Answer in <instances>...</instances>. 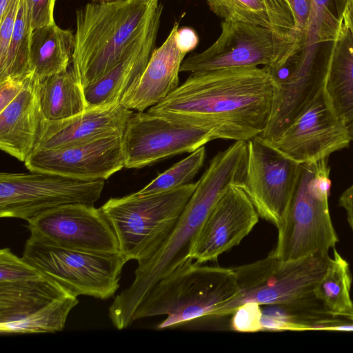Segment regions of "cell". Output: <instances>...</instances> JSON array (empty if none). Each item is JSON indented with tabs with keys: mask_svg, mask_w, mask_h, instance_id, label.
Here are the masks:
<instances>
[{
	"mask_svg": "<svg viewBox=\"0 0 353 353\" xmlns=\"http://www.w3.org/2000/svg\"><path fill=\"white\" fill-rule=\"evenodd\" d=\"M274 86L268 67L194 72L146 112L208 130L216 139L248 141L266 128Z\"/></svg>",
	"mask_w": 353,
	"mask_h": 353,
	"instance_id": "1",
	"label": "cell"
},
{
	"mask_svg": "<svg viewBox=\"0 0 353 353\" xmlns=\"http://www.w3.org/2000/svg\"><path fill=\"white\" fill-rule=\"evenodd\" d=\"M232 314V330L245 333L262 331V309L258 303L246 302L239 306Z\"/></svg>",
	"mask_w": 353,
	"mask_h": 353,
	"instance_id": "33",
	"label": "cell"
},
{
	"mask_svg": "<svg viewBox=\"0 0 353 353\" xmlns=\"http://www.w3.org/2000/svg\"><path fill=\"white\" fill-rule=\"evenodd\" d=\"M39 83L30 74L20 93L0 111V148L23 162L34 150L43 119Z\"/></svg>",
	"mask_w": 353,
	"mask_h": 353,
	"instance_id": "20",
	"label": "cell"
},
{
	"mask_svg": "<svg viewBox=\"0 0 353 353\" xmlns=\"http://www.w3.org/2000/svg\"><path fill=\"white\" fill-rule=\"evenodd\" d=\"M262 331H341L344 319L313 305H261Z\"/></svg>",
	"mask_w": 353,
	"mask_h": 353,
	"instance_id": "24",
	"label": "cell"
},
{
	"mask_svg": "<svg viewBox=\"0 0 353 353\" xmlns=\"http://www.w3.org/2000/svg\"><path fill=\"white\" fill-rule=\"evenodd\" d=\"M23 260L61 285L72 296L86 295L106 299L119 288L126 261L120 253L88 252L60 248L31 236Z\"/></svg>",
	"mask_w": 353,
	"mask_h": 353,
	"instance_id": "9",
	"label": "cell"
},
{
	"mask_svg": "<svg viewBox=\"0 0 353 353\" xmlns=\"http://www.w3.org/2000/svg\"><path fill=\"white\" fill-rule=\"evenodd\" d=\"M352 281L348 262L333 248V257L315 290L316 297L329 314L353 321Z\"/></svg>",
	"mask_w": 353,
	"mask_h": 353,
	"instance_id": "26",
	"label": "cell"
},
{
	"mask_svg": "<svg viewBox=\"0 0 353 353\" xmlns=\"http://www.w3.org/2000/svg\"><path fill=\"white\" fill-rule=\"evenodd\" d=\"M122 137L115 133L69 147L34 151L24 163L30 171L106 180L125 167Z\"/></svg>",
	"mask_w": 353,
	"mask_h": 353,
	"instance_id": "16",
	"label": "cell"
},
{
	"mask_svg": "<svg viewBox=\"0 0 353 353\" xmlns=\"http://www.w3.org/2000/svg\"><path fill=\"white\" fill-rule=\"evenodd\" d=\"M199 37L191 28H179L176 34L179 47L187 54L196 48L199 43Z\"/></svg>",
	"mask_w": 353,
	"mask_h": 353,
	"instance_id": "38",
	"label": "cell"
},
{
	"mask_svg": "<svg viewBox=\"0 0 353 353\" xmlns=\"http://www.w3.org/2000/svg\"><path fill=\"white\" fill-rule=\"evenodd\" d=\"M350 141L347 126L335 112L324 88L278 137L265 143L283 156L304 164L328 159Z\"/></svg>",
	"mask_w": 353,
	"mask_h": 353,
	"instance_id": "14",
	"label": "cell"
},
{
	"mask_svg": "<svg viewBox=\"0 0 353 353\" xmlns=\"http://www.w3.org/2000/svg\"><path fill=\"white\" fill-rule=\"evenodd\" d=\"M21 0H14L3 18L0 19V63L8 52Z\"/></svg>",
	"mask_w": 353,
	"mask_h": 353,
	"instance_id": "35",
	"label": "cell"
},
{
	"mask_svg": "<svg viewBox=\"0 0 353 353\" xmlns=\"http://www.w3.org/2000/svg\"><path fill=\"white\" fill-rule=\"evenodd\" d=\"M327 159L301 164L297 184L281 224L276 246L269 256L295 260L328 254L339 237L331 219V188Z\"/></svg>",
	"mask_w": 353,
	"mask_h": 353,
	"instance_id": "5",
	"label": "cell"
},
{
	"mask_svg": "<svg viewBox=\"0 0 353 353\" xmlns=\"http://www.w3.org/2000/svg\"><path fill=\"white\" fill-rule=\"evenodd\" d=\"M69 295L43 275L12 283H0V330Z\"/></svg>",
	"mask_w": 353,
	"mask_h": 353,
	"instance_id": "22",
	"label": "cell"
},
{
	"mask_svg": "<svg viewBox=\"0 0 353 353\" xmlns=\"http://www.w3.org/2000/svg\"><path fill=\"white\" fill-rule=\"evenodd\" d=\"M196 185L197 181L154 194L135 192L110 199L100 208L117 234L126 262L144 257L167 238Z\"/></svg>",
	"mask_w": 353,
	"mask_h": 353,
	"instance_id": "7",
	"label": "cell"
},
{
	"mask_svg": "<svg viewBox=\"0 0 353 353\" xmlns=\"http://www.w3.org/2000/svg\"><path fill=\"white\" fill-rule=\"evenodd\" d=\"M14 0H0V19L3 18Z\"/></svg>",
	"mask_w": 353,
	"mask_h": 353,
	"instance_id": "41",
	"label": "cell"
},
{
	"mask_svg": "<svg viewBox=\"0 0 353 353\" xmlns=\"http://www.w3.org/2000/svg\"><path fill=\"white\" fill-rule=\"evenodd\" d=\"M247 142V165L241 186L259 216L277 228L289 207L301 164L283 156L258 137Z\"/></svg>",
	"mask_w": 353,
	"mask_h": 353,
	"instance_id": "11",
	"label": "cell"
},
{
	"mask_svg": "<svg viewBox=\"0 0 353 353\" xmlns=\"http://www.w3.org/2000/svg\"><path fill=\"white\" fill-rule=\"evenodd\" d=\"M133 110L121 104L88 108L72 117L50 121L43 117L34 151L65 148L115 133H123Z\"/></svg>",
	"mask_w": 353,
	"mask_h": 353,
	"instance_id": "17",
	"label": "cell"
},
{
	"mask_svg": "<svg viewBox=\"0 0 353 353\" xmlns=\"http://www.w3.org/2000/svg\"><path fill=\"white\" fill-rule=\"evenodd\" d=\"M347 130L349 132L350 139L351 141H353V123L347 125Z\"/></svg>",
	"mask_w": 353,
	"mask_h": 353,
	"instance_id": "42",
	"label": "cell"
},
{
	"mask_svg": "<svg viewBox=\"0 0 353 353\" xmlns=\"http://www.w3.org/2000/svg\"><path fill=\"white\" fill-rule=\"evenodd\" d=\"M179 23L175 22L165 41L152 53L141 77L123 97L120 104L144 112L163 100L179 84V73L186 52L176 42Z\"/></svg>",
	"mask_w": 353,
	"mask_h": 353,
	"instance_id": "18",
	"label": "cell"
},
{
	"mask_svg": "<svg viewBox=\"0 0 353 353\" xmlns=\"http://www.w3.org/2000/svg\"><path fill=\"white\" fill-rule=\"evenodd\" d=\"M26 79L23 80L6 79L0 82V111L4 109L20 93Z\"/></svg>",
	"mask_w": 353,
	"mask_h": 353,
	"instance_id": "37",
	"label": "cell"
},
{
	"mask_svg": "<svg viewBox=\"0 0 353 353\" xmlns=\"http://www.w3.org/2000/svg\"><path fill=\"white\" fill-rule=\"evenodd\" d=\"M295 19L298 42L302 50L311 11L312 0H289Z\"/></svg>",
	"mask_w": 353,
	"mask_h": 353,
	"instance_id": "36",
	"label": "cell"
},
{
	"mask_svg": "<svg viewBox=\"0 0 353 353\" xmlns=\"http://www.w3.org/2000/svg\"><path fill=\"white\" fill-rule=\"evenodd\" d=\"M326 53L325 88L339 118L353 123V37L343 23Z\"/></svg>",
	"mask_w": 353,
	"mask_h": 353,
	"instance_id": "21",
	"label": "cell"
},
{
	"mask_svg": "<svg viewBox=\"0 0 353 353\" xmlns=\"http://www.w3.org/2000/svg\"><path fill=\"white\" fill-rule=\"evenodd\" d=\"M217 39L184 59L181 72L194 73L237 67L282 68L301 48L296 37L259 25L223 21Z\"/></svg>",
	"mask_w": 353,
	"mask_h": 353,
	"instance_id": "8",
	"label": "cell"
},
{
	"mask_svg": "<svg viewBox=\"0 0 353 353\" xmlns=\"http://www.w3.org/2000/svg\"><path fill=\"white\" fill-rule=\"evenodd\" d=\"M159 4V0L90 1L77 10L72 67L83 90L132 50Z\"/></svg>",
	"mask_w": 353,
	"mask_h": 353,
	"instance_id": "3",
	"label": "cell"
},
{
	"mask_svg": "<svg viewBox=\"0 0 353 353\" xmlns=\"http://www.w3.org/2000/svg\"><path fill=\"white\" fill-rule=\"evenodd\" d=\"M74 34L56 23L32 32L30 69L39 79L66 70L72 61Z\"/></svg>",
	"mask_w": 353,
	"mask_h": 353,
	"instance_id": "23",
	"label": "cell"
},
{
	"mask_svg": "<svg viewBox=\"0 0 353 353\" xmlns=\"http://www.w3.org/2000/svg\"><path fill=\"white\" fill-rule=\"evenodd\" d=\"M30 236L49 245L105 254L120 253L117 234L101 208L70 204L30 220Z\"/></svg>",
	"mask_w": 353,
	"mask_h": 353,
	"instance_id": "13",
	"label": "cell"
},
{
	"mask_svg": "<svg viewBox=\"0 0 353 353\" xmlns=\"http://www.w3.org/2000/svg\"><path fill=\"white\" fill-rule=\"evenodd\" d=\"M247 159L245 146L234 142L210 160L172 232L157 248L137 261L132 283L114 298L109 307L110 319L117 329L131 325L132 316L148 292L190 258L196 234L212 208L232 185H241Z\"/></svg>",
	"mask_w": 353,
	"mask_h": 353,
	"instance_id": "2",
	"label": "cell"
},
{
	"mask_svg": "<svg viewBox=\"0 0 353 353\" xmlns=\"http://www.w3.org/2000/svg\"><path fill=\"white\" fill-rule=\"evenodd\" d=\"M41 272L14 254L9 248L0 250V283H12L43 276Z\"/></svg>",
	"mask_w": 353,
	"mask_h": 353,
	"instance_id": "32",
	"label": "cell"
},
{
	"mask_svg": "<svg viewBox=\"0 0 353 353\" xmlns=\"http://www.w3.org/2000/svg\"><path fill=\"white\" fill-rule=\"evenodd\" d=\"M339 205L344 209L347 221L353 232V183L341 194Z\"/></svg>",
	"mask_w": 353,
	"mask_h": 353,
	"instance_id": "39",
	"label": "cell"
},
{
	"mask_svg": "<svg viewBox=\"0 0 353 353\" xmlns=\"http://www.w3.org/2000/svg\"><path fill=\"white\" fill-rule=\"evenodd\" d=\"M32 30L25 0H21L8 52L0 63V82L6 79L23 80L32 74L30 69Z\"/></svg>",
	"mask_w": 353,
	"mask_h": 353,
	"instance_id": "27",
	"label": "cell"
},
{
	"mask_svg": "<svg viewBox=\"0 0 353 353\" xmlns=\"http://www.w3.org/2000/svg\"><path fill=\"white\" fill-rule=\"evenodd\" d=\"M328 254L295 260L265 259L233 268L239 287L237 295L214 310L211 316L232 314L241 305H312L321 303L315 290L327 267Z\"/></svg>",
	"mask_w": 353,
	"mask_h": 353,
	"instance_id": "6",
	"label": "cell"
},
{
	"mask_svg": "<svg viewBox=\"0 0 353 353\" xmlns=\"http://www.w3.org/2000/svg\"><path fill=\"white\" fill-rule=\"evenodd\" d=\"M56 0H25L32 28L55 23L54 9Z\"/></svg>",
	"mask_w": 353,
	"mask_h": 353,
	"instance_id": "34",
	"label": "cell"
},
{
	"mask_svg": "<svg viewBox=\"0 0 353 353\" xmlns=\"http://www.w3.org/2000/svg\"><path fill=\"white\" fill-rule=\"evenodd\" d=\"M163 5L159 3L143 34L132 50L110 71L84 88L88 108L120 104L132 84L141 77L154 50Z\"/></svg>",
	"mask_w": 353,
	"mask_h": 353,
	"instance_id": "19",
	"label": "cell"
},
{
	"mask_svg": "<svg viewBox=\"0 0 353 353\" xmlns=\"http://www.w3.org/2000/svg\"><path fill=\"white\" fill-rule=\"evenodd\" d=\"M205 1L210 10L223 21L249 23L273 28L261 0Z\"/></svg>",
	"mask_w": 353,
	"mask_h": 353,
	"instance_id": "31",
	"label": "cell"
},
{
	"mask_svg": "<svg viewBox=\"0 0 353 353\" xmlns=\"http://www.w3.org/2000/svg\"><path fill=\"white\" fill-rule=\"evenodd\" d=\"M216 139L206 130L183 125L148 112L130 117L122 137L125 167L141 168L190 153Z\"/></svg>",
	"mask_w": 353,
	"mask_h": 353,
	"instance_id": "12",
	"label": "cell"
},
{
	"mask_svg": "<svg viewBox=\"0 0 353 353\" xmlns=\"http://www.w3.org/2000/svg\"><path fill=\"white\" fill-rule=\"evenodd\" d=\"M103 179H83L49 172L0 174V216L29 221L54 208L70 204L94 205Z\"/></svg>",
	"mask_w": 353,
	"mask_h": 353,
	"instance_id": "10",
	"label": "cell"
},
{
	"mask_svg": "<svg viewBox=\"0 0 353 353\" xmlns=\"http://www.w3.org/2000/svg\"><path fill=\"white\" fill-rule=\"evenodd\" d=\"M189 258L158 281L141 301L132 318L166 315L158 329L175 327L212 313L239 292L235 272L204 265Z\"/></svg>",
	"mask_w": 353,
	"mask_h": 353,
	"instance_id": "4",
	"label": "cell"
},
{
	"mask_svg": "<svg viewBox=\"0 0 353 353\" xmlns=\"http://www.w3.org/2000/svg\"><path fill=\"white\" fill-rule=\"evenodd\" d=\"M259 215L241 185H232L212 208L199 230L190 258L199 263L216 261L238 245L259 221Z\"/></svg>",
	"mask_w": 353,
	"mask_h": 353,
	"instance_id": "15",
	"label": "cell"
},
{
	"mask_svg": "<svg viewBox=\"0 0 353 353\" xmlns=\"http://www.w3.org/2000/svg\"><path fill=\"white\" fill-rule=\"evenodd\" d=\"M79 303L70 295L57 299L42 308L0 330L1 334L54 333L63 330L69 313Z\"/></svg>",
	"mask_w": 353,
	"mask_h": 353,
	"instance_id": "29",
	"label": "cell"
},
{
	"mask_svg": "<svg viewBox=\"0 0 353 353\" xmlns=\"http://www.w3.org/2000/svg\"><path fill=\"white\" fill-rule=\"evenodd\" d=\"M348 0H312L311 11L303 49L316 50L317 46L332 42L342 23Z\"/></svg>",
	"mask_w": 353,
	"mask_h": 353,
	"instance_id": "28",
	"label": "cell"
},
{
	"mask_svg": "<svg viewBox=\"0 0 353 353\" xmlns=\"http://www.w3.org/2000/svg\"><path fill=\"white\" fill-rule=\"evenodd\" d=\"M343 23L353 37V0H348L343 17Z\"/></svg>",
	"mask_w": 353,
	"mask_h": 353,
	"instance_id": "40",
	"label": "cell"
},
{
	"mask_svg": "<svg viewBox=\"0 0 353 353\" xmlns=\"http://www.w3.org/2000/svg\"><path fill=\"white\" fill-rule=\"evenodd\" d=\"M205 156L206 149L203 145L159 174L136 194L145 195L162 192L190 183L203 167Z\"/></svg>",
	"mask_w": 353,
	"mask_h": 353,
	"instance_id": "30",
	"label": "cell"
},
{
	"mask_svg": "<svg viewBox=\"0 0 353 353\" xmlns=\"http://www.w3.org/2000/svg\"><path fill=\"white\" fill-rule=\"evenodd\" d=\"M92 2H103V1H118V0H89Z\"/></svg>",
	"mask_w": 353,
	"mask_h": 353,
	"instance_id": "43",
	"label": "cell"
},
{
	"mask_svg": "<svg viewBox=\"0 0 353 353\" xmlns=\"http://www.w3.org/2000/svg\"><path fill=\"white\" fill-rule=\"evenodd\" d=\"M39 97L43 117L47 120L68 119L88 109L72 67L40 79Z\"/></svg>",
	"mask_w": 353,
	"mask_h": 353,
	"instance_id": "25",
	"label": "cell"
}]
</instances>
